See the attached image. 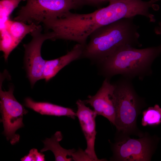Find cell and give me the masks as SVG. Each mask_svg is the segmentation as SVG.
<instances>
[{"label":"cell","mask_w":161,"mask_h":161,"mask_svg":"<svg viewBox=\"0 0 161 161\" xmlns=\"http://www.w3.org/2000/svg\"><path fill=\"white\" fill-rule=\"evenodd\" d=\"M133 18L122 19L93 32L84 46L82 58L97 65L123 46H140L139 27L134 22Z\"/></svg>","instance_id":"6da1fadb"},{"label":"cell","mask_w":161,"mask_h":161,"mask_svg":"<svg viewBox=\"0 0 161 161\" xmlns=\"http://www.w3.org/2000/svg\"><path fill=\"white\" fill-rule=\"evenodd\" d=\"M161 53V45L137 49L127 45L116 50L97 65L100 74L110 78L116 75L132 80H142L152 73V62Z\"/></svg>","instance_id":"7a4b0ae2"},{"label":"cell","mask_w":161,"mask_h":161,"mask_svg":"<svg viewBox=\"0 0 161 161\" xmlns=\"http://www.w3.org/2000/svg\"><path fill=\"white\" fill-rule=\"evenodd\" d=\"M114 84L112 98L115 111L114 125L124 134L131 133L136 129L137 118L145 103L137 94L131 80L122 77Z\"/></svg>","instance_id":"3957f363"},{"label":"cell","mask_w":161,"mask_h":161,"mask_svg":"<svg viewBox=\"0 0 161 161\" xmlns=\"http://www.w3.org/2000/svg\"><path fill=\"white\" fill-rule=\"evenodd\" d=\"M14 20L39 25L45 20L61 17L72 9L78 8L73 0H26Z\"/></svg>","instance_id":"277c9868"},{"label":"cell","mask_w":161,"mask_h":161,"mask_svg":"<svg viewBox=\"0 0 161 161\" xmlns=\"http://www.w3.org/2000/svg\"><path fill=\"white\" fill-rule=\"evenodd\" d=\"M4 78V74L0 75V108L2 122L4 129L3 134L12 145L18 143L20 135L16 133V131L24 126L23 116L28 111L18 102L13 95L14 88L10 86L8 91L2 89V82Z\"/></svg>","instance_id":"5b68a950"},{"label":"cell","mask_w":161,"mask_h":161,"mask_svg":"<svg viewBox=\"0 0 161 161\" xmlns=\"http://www.w3.org/2000/svg\"><path fill=\"white\" fill-rule=\"evenodd\" d=\"M41 25L38 26L31 33L30 41L24 44V62L27 77L32 87L38 80L43 79L46 60L42 57L41 49L43 42L48 39L52 40L51 31L42 33Z\"/></svg>","instance_id":"8992f818"},{"label":"cell","mask_w":161,"mask_h":161,"mask_svg":"<svg viewBox=\"0 0 161 161\" xmlns=\"http://www.w3.org/2000/svg\"><path fill=\"white\" fill-rule=\"evenodd\" d=\"M151 139L145 136L138 139L129 137L117 141L113 146L112 160L124 161H148L154 149Z\"/></svg>","instance_id":"52a82bcc"},{"label":"cell","mask_w":161,"mask_h":161,"mask_svg":"<svg viewBox=\"0 0 161 161\" xmlns=\"http://www.w3.org/2000/svg\"><path fill=\"white\" fill-rule=\"evenodd\" d=\"M76 104L77 107L76 116L86 142L87 147L85 151L93 161L106 160L105 159H98L95 151V142L97 134L95 118L97 115V114L94 110L87 107L83 100H78Z\"/></svg>","instance_id":"ba28073f"},{"label":"cell","mask_w":161,"mask_h":161,"mask_svg":"<svg viewBox=\"0 0 161 161\" xmlns=\"http://www.w3.org/2000/svg\"><path fill=\"white\" fill-rule=\"evenodd\" d=\"M110 80L105 78L97 93L93 96L89 95L87 99L83 101L86 104L92 107L97 115L105 117L114 125L115 111L112 95L115 87Z\"/></svg>","instance_id":"9c48e42d"},{"label":"cell","mask_w":161,"mask_h":161,"mask_svg":"<svg viewBox=\"0 0 161 161\" xmlns=\"http://www.w3.org/2000/svg\"><path fill=\"white\" fill-rule=\"evenodd\" d=\"M84 46L77 43L65 55L55 59L46 60L43 79L48 81L64 67L74 61L82 58Z\"/></svg>","instance_id":"30bf717a"},{"label":"cell","mask_w":161,"mask_h":161,"mask_svg":"<svg viewBox=\"0 0 161 161\" xmlns=\"http://www.w3.org/2000/svg\"><path fill=\"white\" fill-rule=\"evenodd\" d=\"M25 106L41 115L60 117L66 116L75 119L76 112L72 109L65 107L49 102H36L30 97L24 100Z\"/></svg>","instance_id":"8fae6325"},{"label":"cell","mask_w":161,"mask_h":161,"mask_svg":"<svg viewBox=\"0 0 161 161\" xmlns=\"http://www.w3.org/2000/svg\"><path fill=\"white\" fill-rule=\"evenodd\" d=\"M62 139L61 132L56 131L50 138H47L43 141L44 147L40 152L51 151L54 154L56 161H72V155L75 150L74 148L67 150L62 148L59 144Z\"/></svg>","instance_id":"7c38bea8"},{"label":"cell","mask_w":161,"mask_h":161,"mask_svg":"<svg viewBox=\"0 0 161 161\" xmlns=\"http://www.w3.org/2000/svg\"><path fill=\"white\" fill-rule=\"evenodd\" d=\"M33 23L28 24L10 19L6 22L5 27L10 34L19 44L28 34L31 33L38 26Z\"/></svg>","instance_id":"4fadbf2b"},{"label":"cell","mask_w":161,"mask_h":161,"mask_svg":"<svg viewBox=\"0 0 161 161\" xmlns=\"http://www.w3.org/2000/svg\"><path fill=\"white\" fill-rule=\"evenodd\" d=\"M18 44L6 28L0 29V50L3 52L5 61H7L10 53Z\"/></svg>","instance_id":"5bb4252c"},{"label":"cell","mask_w":161,"mask_h":161,"mask_svg":"<svg viewBox=\"0 0 161 161\" xmlns=\"http://www.w3.org/2000/svg\"><path fill=\"white\" fill-rule=\"evenodd\" d=\"M161 123V108L158 105L149 107L143 112L141 123L143 126H155Z\"/></svg>","instance_id":"9a60e30c"},{"label":"cell","mask_w":161,"mask_h":161,"mask_svg":"<svg viewBox=\"0 0 161 161\" xmlns=\"http://www.w3.org/2000/svg\"><path fill=\"white\" fill-rule=\"evenodd\" d=\"M26 0H1L0 1V12L1 28L5 26L6 22L9 19L11 13L18 6L22 1Z\"/></svg>","instance_id":"2e32d148"},{"label":"cell","mask_w":161,"mask_h":161,"mask_svg":"<svg viewBox=\"0 0 161 161\" xmlns=\"http://www.w3.org/2000/svg\"><path fill=\"white\" fill-rule=\"evenodd\" d=\"M45 155L41 152H39L37 149L33 148L31 149L29 153L22 158V161H44Z\"/></svg>","instance_id":"e0dca14e"},{"label":"cell","mask_w":161,"mask_h":161,"mask_svg":"<svg viewBox=\"0 0 161 161\" xmlns=\"http://www.w3.org/2000/svg\"><path fill=\"white\" fill-rule=\"evenodd\" d=\"M72 160L74 161H92L90 156L81 149L79 148L77 151H75L72 155Z\"/></svg>","instance_id":"ac0fdd59"},{"label":"cell","mask_w":161,"mask_h":161,"mask_svg":"<svg viewBox=\"0 0 161 161\" xmlns=\"http://www.w3.org/2000/svg\"><path fill=\"white\" fill-rule=\"evenodd\" d=\"M78 8L88 5L97 7L103 3L102 0H73Z\"/></svg>","instance_id":"d6986e66"},{"label":"cell","mask_w":161,"mask_h":161,"mask_svg":"<svg viewBox=\"0 0 161 161\" xmlns=\"http://www.w3.org/2000/svg\"><path fill=\"white\" fill-rule=\"evenodd\" d=\"M159 26L160 27L157 29L156 31V32L157 34H161V22L159 23Z\"/></svg>","instance_id":"ffe728a7"},{"label":"cell","mask_w":161,"mask_h":161,"mask_svg":"<svg viewBox=\"0 0 161 161\" xmlns=\"http://www.w3.org/2000/svg\"><path fill=\"white\" fill-rule=\"evenodd\" d=\"M117 0H102L103 3L105 2H109V3H111L114 1H116Z\"/></svg>","instance_id":"44dd1931"}]
</instances>
